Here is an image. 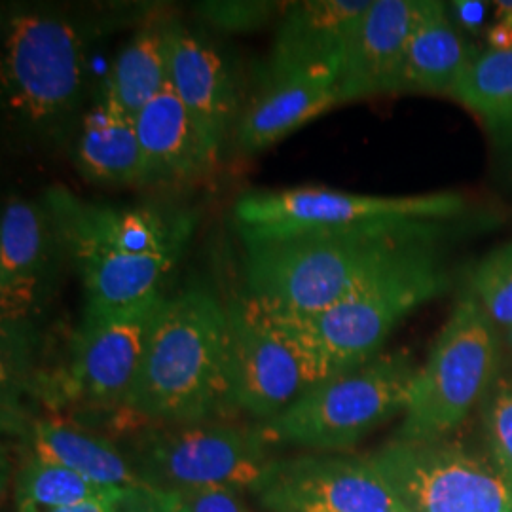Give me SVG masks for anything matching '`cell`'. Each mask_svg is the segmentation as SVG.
I'll list each match as a JSON object with an SVG mask.
<instances>
[{
    "label": "cell",
    "mask_w": 512,
    "mask_h": 512,
    "mask_svg": "<svg viewBox=\"0 0 512 512\" xmlns=\"http://www.w3.org/2000/svg\"><path fill=\"white\" fill-rule=\"evenodd\" d=\"M439 220H387L245 245V287L275 321L329 310L393 260L439 243Z\"/></svg>",
    "instance_id": "6da1fadb"
},
{
    "label": "cell",
    "mask_w": 512,
    "mask_h": 512,
    "mask_svg": "<svg viewBox=\"0 0 512 512\" xmlns=\"http://www.w3.org/2000/svg\"><path fill=\"white\" fill-rule=\"evenodd\" d=\"M124 410L152 425L224 421L238 412L224 300L202 285L164 296Z\"/></svg>",
    "instance_id": "7a4b0ae2"
},
{
    "label": "cell",
    "mask_w": 512,
    "mask_h": 512,
    "mask_svg": "<svg viewBox=\"0 0 512 512\" xmlns=\"http://www.w3.org/2000/svg\"><path fill=\"white\" fill-rule=\"evenodd\" d=\"M439 243L393 260L329 310L300 321L272 317L296 349L310 387L384 353L385 342L412 311L448 291L452 281Z\"/></svg>",
    "instance_id": "3957f363"
},
{
    "label": "cell",
    "mask_w": 512,
    "mask_h": 512,
    "mask_svg": "<svg viewBox=\"0 0 512 512\" xmlns=\"http://www.w3.org/2000/svg\"><path fill=\"white\" fill-rule=\"evenodd\" d=\"M86 33L57 12L23 8L4 21L2 105L25 135L61 143L80 124Z\"/></svg>",
    "instance_id": "277c9868"
},
{
    "label": "cell",
    "mask_w": 512,
    "mask_h": 512,
    "mask_svg": "<svg viewBox=\"0 0 512 512\" xmlns=\"http://www.w3.org/2000/svg\"><path fill=\"white\" fill-rule=\"evenodd\" d=\"M418 368L408 349L380 353L306 389L274 420L262 421V427L275 446L338 454L406 412Z\"/></svg>",
    "instance_id": "5b68a950"
},
{
    "label": "cell",
    "mask_w": 512,
    "mask_h": 512,
    "mask_svg": "<svg viewBox=\"0 0 512 512\" xmlns=\"http://www.w3.org/2000/svg\"><path fill=\"white\" fill-rule=\"evenodd\" d=\"M501 372V338L471 294H461L418 368L399 440L450 439Z\"/></svg>",
    "instance_id": "8992f818"
},
{
    "label": "cell",
    "mask_w": 512,
    "mask_h": 512,
    "mask_svg": "<svg viewBox=\"0 0 512 512\" xmlns=\"http://www.w3.org/2000/svg\"><path fill=\"white\" fill-rule=\"evenodd\" d=\"M458 192L420 196H368L327 186L251 190L234 203V224L243 245L300 234L351 228L387 220H450L463 217Z\"/></svg>",
    "instance_id": "52a82bcc"
},
{
    "label": "cell",
    "mask_w": 512,
    "mask_h": 512,
    "mask_svg": "<svg viewBox=\"0 0 512 512\" xmlns=\"http://www.w3.org/2000/svg\"><path fill=\"white\" fill-rule=\"evenodd\" d=\"M277 448L262 423L150 425L129 446L141 484L158 490H251Z\"/></svg>",
    "instance_id": "ba28073f"
},
{
    "label": "cell",
    "mask_w": 512,
    "mask_h": 512,
    "mask_svg": "<svg viewBox=\"0 0 512 512\" xmlns=\"http://www.w3.org/2000/svg\"><path fill=\"white\" fill-rule=\"evenodd\" d=\"M368 459L408 512H512V482L490 454L450 439H393Z\"/></svg>",
    "instance_id": "9c48e42d"
},
{
    "label": "cell",
    "mask_w": 512,
    "mask_h": 512,
    "mask_svg": "<svg viewBox=\"0 0 512 512\" xmlns=\"http://www.w3.org/2000/svg\"><path fill=\"white\" fill-rule=\"evenodd\" d=\"M42 203L69 260L86 255L181 258L198 222L192 211L88 202L63 186H50Z\"/></svg>",
    "instance_id": "30bf717a"
},
{
    "label": "cell",
    "mask_w": 512,
    "mask_h": 512,
    "mask_svg": "<svg viewBox=\"0 0 512 512\" xmlns=\"http://www.w3.org/2000/svg\"><path fill=\"white\" fill-rule=\"evenodd\" d=\"M224 311L234 406L256 423L274 420L310 387L304 365L247 287L224 298Z\"/></svg>",
    "instance_id": "8fae6325"
},
{
    "label": "cell",
    "mask_w": 512,
    "mask_h": 512,
    "mask_svg": "<svg viewBox=\"0 0 512 512\" xmlns=\"http://www.w3.org/2000/svg\"><path fill=\"white\" fill-rule=\"evenodd\" d=\"M164 296L126 310H84L63 374V397L95 410L124 408Z\"/></svg>",
    "instance_id": "7c38bea8"
},
{
    "label": "cell",
    "mask_w": 512,
    "mask_h": 512,
    "mask_svg": "<svg viewBox=\"0 0 512 512\" xmlns=\"http://www.w3.org/2000/svg\"><path fill=\"white\" fill-rule=\"evenodd\" d=\"M249 492L266 512H387L403 507L368 456L274 458Z\"/></svg>",
    "instance_id": "4fadbf2b"
},
{
    "label": "cell",
    "mask_w": 512,
    "mask_h": 512,
    "mask_svg": "<svg viewBox=\"0 0 512 512\" xmlns=\"http://www.w3.org/2000/svg\"><path fill=\"white\" fill-rule=\"evenodd\" d=\"M65 247L44 203L12 196L0 217V308L4 338L18 334L54 296ZM67 256V255H65Z\"/></svg>",
    "instance_id": "5bb4252c"
},
{
    "label": "cell",
    "mask_w": 512,
    "mask_h": 512,
    "mask_svg": "<svg viewBox=\"0 0 512 512\" xmlns=\"http://www.w3.org/2000/svg\"><path fill=\"white\" fill-rule=\"evenodd\" d=\"M427 0H372L344 55L340 105L399 90L404 55Z\"/></svg>",
    "instance_id": "9a60e30c"
},
{
    "label": "cell",
    "mask_w": 512,
    "mask_h": 512,
    "mask_svg": "<svg viewBox=\"0 0 512 512\" xmlns=\"http://www.w3.org/2000/svg\"><path fill=\"white\" fill-rule=\"evenodd\" d=\"M372 0H306L281 12L274 44L260 69V84L342 65L359 21Z\"/></svg>",
    "instance_id": "2e32d148"
},
{
    "label": "cell",
    "mask_w": 512,
    "mask_h": 512,
    "mask_svg": "<svg viewBox=\"0 0 512 512\" xmlns=\"http://www.w3.org/2000/svg\"><path fill=\"white\" fill-rule=\"evenodd\" d=\"M165 37L169 86L222 147L243 114L236 74L215 44L181 21H165Z\"/></svg>",
    "instance_id": "e0dca14e"
},
{
    "label": "cell",
    "mask_w": 512,
    "mask_h": 512,
    "mask_svg": "<svg viewBox=\"0 0 512 512\" xmlns=\"http://www.w3.org/2000/svg\"><path fill=\"white\" fill-rule=\"evenodd\" d=\"M148 164V184H192L209 177L220 145L167 84L135 118Z\"/></svg>",
    "instance_id": "ac0fdd59"
},
{
    "label": "cell",
    "mask_w": 512,
    "mask_h": 512,
    "mask_svg": "<svg viewBox=\"0 0 512 512\" xmlns=\"http://www.w3.org/2000/svg\"><path fill=\"white\" fill-rule=\"evenodd\" d=\"M340 71L342 65H329L258 86L236 128L239 150L256 154L274 147L296 129L340 105Z\"/></svg>",
    "instance_id": "d6986e66"
},
{
    "label": "cell",
    "mask_w": 512,
    "mask_h": 512,
    "mask_svg": "<svg viewBox=\"0 0 512 512\" xmlns=\"http://www.w3.org/2000/svg\"><path fill=\"white\" fill-rule=\"evenodd\" d=\"M74 164L80 175L103 186L148 184V164L135 120L107 95L97 93L76 128Z\"/></svg>",
    "instance_id": "ffe728a7"
},
{
    "label": "cell",
    "mask_w": 512,
    "mask_h": 512,
    "mask_svg": "<svg viewBox=\"0 0 512 512\" xmlns=\"http://www.w3.org/2000/svg\"><path fill=\"white\" fill-rule=\"evenodd\" d=\"M478 48L450 16L448 4L427 0L404 55L397 93L452 97Z\"/></svg>",
    "instance_id": "44dd1931"
},
{
    "label": "cell",
    "mask_w": 512,
    "mask_h": 512,
    "mask_svg": "<svg viewBox=\"0 0 512 512\" xmlns=\"http://www.w3.org/2000/svg\"><path fill=\"white\" fill-rule=\"evenodd\" d=\"M31 456L63 465L105 488H133L141 480L128 450L112 440L59 420L35 421L29 429Z\"/></svg>",
    "instance_id": "7402d4cb"
},
{
    "label": "cell",
    "mask_w": 512,
    "mask_h": 512,
    "mask_svg": "<svg viewBox=\"0 0 512 512\" xmlns=\"http://www.w3.org/2000/svg\"><path fill=\"white\" fill-rule=\"evenodd\" d=\"M169 84L165 21L143 25L118 52L99 92L133 120Z\"/></svg>",
    "instance_id": "603a6c76"
},
{
    "label": "cell",
    "mask_w": 512,
    "mask_h": 512,
    "mask_svg": "<svg viewBox=\"0 0 512 512\" xmlns=\"http://www.w3.org/2000/svg\"><path fill=\"white\" fill-rule=\"evenodd\" d=\"M495 133H512V52L480 50L450 97Z\"/></svg>",
    "instance_id": "cb8c5ba5"
},
{
    "label": "cell",
    "mask_w": 512,
    "mask_h": 512,
    "mask_svg": "<svg viewBox=\"0 0 512 512\" xmlns=\"http://www.w3.org/2000/svg\"><path fill=\"white\" fill-rule=\"evenodd\" d=\"M112 490L118 488L99 486L63 465L31 456L19 471L16 501L18 512H44L76 505Z\"/></svg>",
    "instance_id": "d4e9b609"
},
{
    "label": "cell",
    "mask_w": 512,
    "mask_h": 512,
    "mask_svg": "<svg viewBox=\"0 0 512 512\" xmlns=\"http://www.w3.org/2000/svg\"><path fill=\"white\" fill-rule=\"evenodd\" d=\"M467 293L499 332L512 329V241L482 256L467 277Z\"/></svg>",
    "instance_id": "484cf974"
},
{
    "label": "cell",
    "mask_w": 512,
    "mask_h": 512,
    "mask_svg": "<svg viewBox=\"0 0 512 512\" xmlns=\"http://www.w3.org/2000/svg\"><path fill=\"white\" fill-rule=\"evenodd\" d=\"M482 427L488 454L512 482V370L499 372L482 403Z\"/></svg>",
    "instance_id": "4316f807"
},
{
    "label": "cell",
    "mask_w": 512,
    "mask_h": 512,
    "mask_svg": "<svg viewBox=\"0 0 512 512\" xmlns=\"http://www.w3.org/2000/svg\"><path fill=\"white\" fill-rule=\"evenodd\" d=\"M279 2H249V0H222V2H202L198 4L196 12L207 23L217 27L220 31L228 33H247L256 31L264 23L274 18L279 8Z\"/></svg>",
    "instance_id": "83f0119b"
},
{
    "label": "cell",
    "mask_w": 512,
    "mask_h": 512,
    "mask_svg": "<svg viewBox=\"0 0 512 512\" xmlns=\"http://www.w3.org/2000/svg\"><path fill=\"white\" fill-rule=\"evenodd\" d=\"M171 497L177 512H249L241 490L228 486L164 490Z\"/></svg>",
    "instance_id": "f1b7e54d"
},
{
    "label": "cell",
    "mask_w": 512,
    "mask_h": 512,
    "mask_svg": "<svg viewBox=\"0 0 512 512\" xmlns=\"http://www.w3.org/2000/svg\"><path fill=\"white\" fill-rule=\"evenodd\" d=\"M118 512H177V509L164 490L139 484L126 490Z\"/></svg>",
    "instance_id": "f546056e"
},
{
    "label": "cell",
    "mask_w": 512,
    "mask_h": 512,
    "mask_svg": "<svg viewBox=\"0 0 512 512\" xmlns=\"http://www.w3.org/2000/svg\"><path fill=\"white\" fill-rule=\"evenodd\" d=\"M492 2L480 0H454L448 4L450 16L467 37H476L486 25L488 6Z\"/></svg>",
    "instance_id": "4dcf8cb0"
},
{
    "label": "cell",
    "mask_w": 512,
    "mask_h": 512,
    "mask_svg": "<svg viewBox=\"0 0 512 512\" xmlns=\"http://www.w3.org/2000/svg\"><path fill=\"white\" fill-rule=\"evenodd\" d=\"M126 490L128 488H118V490H112L109 494L99 495V497H93V499L76 503V505L44 512H118Z\"/></svg>",
    "instance_id": "1f68e13d"
},
{
    "label": "cell",
    "mask_w": 512,
    "mask_h": 512,
    "mask_svg": "<svg viewBox=\"0 0 512 512\" xmlns=\"http://www.w3.org/2000/svg\"><path fill=\"white\" fill-rule=\"evenodd\" d=\"M486 44L495 52H512V27L505 21H497L486 31Z\"/></svg>",
    "instance_id": "d6a6232c"
},
{
    "label": "cell",
    "mask_w": 512,
    "mask_h": 512,
    "mask_svg": "<svg viewBox=\"0 0 512 512\" xmlns=\"http://www.w3.org/2000/svg\"><path fill=\"white\" fill-rule=\"evenodd\" d=\"M501 338V370H512V329L499 332Z\"/></svg>",
    "instance_id": "836d02e7"
},
{
    "label": "cell",
    "mask_w": 512,
    "mask_h": 512,
    "mask_svg": "<svg viewBox=\"0 0 512 512\" xmlns=\"http://www.w3.org/2000/svg\"><path fill=\"white\" fill-rule=\"evenodd\" d=\"M499 21H505V23H509V25L512 27V14L505 16V18H499Z\"/></svg>",
    "instance_id": "e575fe53"
},
{
    "label": "cell",
    "mask_w": 512,
    "mask_h": 512,
    "mask_svg": "<svg viewBox=\"0 0 512 512\" xmlns=\"http://www.w3.org/2000/svg\"><path fill=\"white\" fill-rule=\"evenodd\" d=\"M387 512H408L404 507H399V509H393V511H387Z\"/></svg>",
    "instance_id": "d590c367"
}]
</instances>
